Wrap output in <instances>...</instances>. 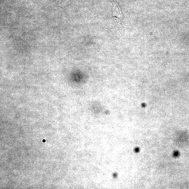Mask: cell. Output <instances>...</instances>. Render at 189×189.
Segmentation results:
<instances>
[{
  "instance_id": "cell-1",
  "label": "cell",
  "mask_w": 189,
  "mask_h": 189,
  "mask_svg": "<svg viewBox=\"0 0 189 189\" xmlns=\"http://www.w3.org/2000/svg\"><path fill=\"white\" fill-rule=\"evenodd\" d=\"M114 17L119 23L121 24V20L122 18V14L121 12L120 8L118 4L116 5L114 11L113 13Z\"/></svg>"
}]
</instances>
